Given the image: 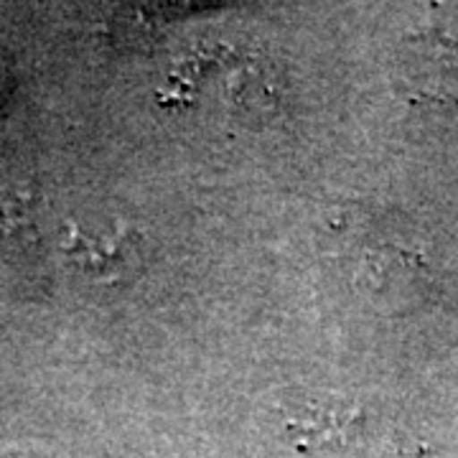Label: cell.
I'll return each instance as SVG.
<instances>
[{
  "label": "cell",
  "mask_w": 458,
  "mask_h": 458,
  "mask_svg": "<svg viewBox=\"0 0 458 458\" xmlns=\"http://www.w3.org/2000/svg\"><path fill=\"white\" fill-rule=\"evenodd\" d=\"M150 11L164 13V16H183L191 11H201L209 5H219L222 0H143Z\"/></svg>",
  "instance_id": "1"
}]
</instances>
